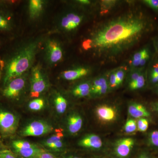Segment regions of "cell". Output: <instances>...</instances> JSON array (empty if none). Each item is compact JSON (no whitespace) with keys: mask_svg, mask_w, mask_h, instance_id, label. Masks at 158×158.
I'll use <instances>...</instances> for the list:
<instances>
[{"mask_svg":"<svg viewBox=\"0 0 158 158\" xmlns=\"http://www.w3.org/2000/svg\"><path fill=\"white\" fill-rule=\"evenodd\" d=\"M54 102L57 113L59 114L65 113L68 106V103L65 98L60 93L57 94L54 97Z\"/></svg>","mask_w":158,"mask_h":158,"instance_id":"obj_20","label":"cell"},{"mask_svg":"<svg viewBox=\"0 0 158 158\" xmlns=\"http://www.w3.org/2000/svg\"><path fill=\"white\" fill-rule=\"evenodd\" d=\"M88 69L85 67H78L73 69L64 71L61 73V77L66 81H74L86 76L89 73Z\"/></svg>","mask_w":158,"mask_h":158,"instance_id":"obj_15","label":"cell"},{"mask_svg":"<svg viewBox=\"0 0 158 158\" xmlns=\"http://www.w3.org/2000/svg\"><path fill=\"white\" fill-rule=\"evenodd\" d=\"M152 108L153 110L156 111V112L158 113V102L154 103L152 104Z\"/></svg>","mask_w":158,"mask_h":158,"instance_id":"obj_39","label":"cell"},{"mask_svg":"<svg viewBox=\"0 0 158 158\" xmlns=\"http://www.w3.org/2000/svg\"><path fill=\"white\" fill-rule=\"evenodd\" d=\"M136 158H152L148 154L146 153H142L139 155Z\"/></svg>","mask_w":158,"mask_h":158,"instance_id":"obj_37","label":"cell"},{"mask_svg":"<svg viewBox=\"0 0 158 158\" xmlns=\"http://www.w3.org/2000/svg\"><path fill=\"white\" fill-rule=\"evenodd\" d=\"M128 111L130 116L133 118H140L148 117L150 114L143 105L138 103L133 102L128 106Z\"/></svg>","mask_w":158,"mask_h":158,"instance_id":"obj_16","label":"cell"},{"mask_svg":"<svg viewBox=\"0 0 158 158\" xmlns=\"http://www.w3.org/2000/svg\"><path fill=\"white\" fill-rule=\"evenodd\" d=\"M110 86L112 88H115V87L118 86L117 79H116V73H113L110 75Z\"/></svg>","mask_w":158,"mask_h":158,"instance_id":"obj_32","label":"cell"},{"mask_svg":"<svg viewBox=\"0 0 158 158\" xmlns=\"http://www.w3.org/2000/svg\"><path fill=\"white\" fill-rule=\"evenodd\" d=\"M78 145L84 148L99 150L102 147L103 142L99 136L94 134H89L79 141Z\"/></svg>","mask_w":158,"mask_h":158,"instance_id":"obj_13","label":"cell"},{"mask_svg":"<svg viewBox=\"0 0 158 158\" xmlns=\"http://www.w3.org/2000/svg\"><path fill=\"white\" fill-rule=\"evenodd\" d=\"M4 145V144H2V142L0 141V150H1V148H2V147Z\"/></svg>","mask_w":158,"mask_h":158,"instance_id":"obj_42","label":"cell"},{"mask_svg":"<svg viewBox=\"0 0 158 158\" xmlns=\"http://www.w3.org/2000/svg\"><path fill=\"white\" fill-rule=\"evenodd\" d=\"M143 2L152 9L158 10V0H144Z\"/></svg>","mask_w":158,"mask_h":158,"instance_id":"obj_30","label":"cell"},{"mask_svg":"<svg viewBox=\"0 0 158 158\" xmlns=\"http://www.w3.org/2000/svg\"><path fill=\"white\" fill-rule=\"evenodd\" d=\"M45 58L50 65H54L62 60L63 52L58 40L50 38L46 40L45 47Z\"/></svg>","mask_w":158,"mask_h":158,"instance_id":"obj_9","label":"cell"},{"mask_svg":"<svg viewBox=\"0 0 158 158\" xmlns=\"http://www.w3.org/2000/svg\"><path fill=\"white\" fill-rule=\"evenodd\" d=\"M91 88L90 83L85 82L75 86L72 90V93L74 96L76 97H85L90 94Z\"/></svg>","mask_w":158,"mask_h":158,"instance_id":"obj_19","label":"cell"},{"mask_svg":"<svg viewBox=\"0 0 158 158\" xmlns=\"http://www.w3.org/2000/svg\"><path fill=\"white\" fill-rule=\"evenodd\" d=\"M153 75L158 74V63H156L153 66L152 71L151 74Z\"/></svg>","mask_w":158,"mask_h":158,"instance_id":"obj_36","label":"cell"},{"mask_svg":"<svg viewBox=\"0 0 158 158\" xmlns=\"http://www.w3.org/2000/svg\"><path fill=\"white\" fill-rule=\"evenodd\" d=\"M135 145V140L131 138H124L116 141L112 150L114 158H128Z\"/></svg>","mask_w":158,"mask_h":158,"instance_id":"obj_10","label":"cell"},{"mask_svg":"<svg viewBox=\"0 0 158 158\" xmlns=\"http://www.w3.org/2000/svg\"><path fill=\"white\" fill-rule=\"evenodd\" d=\"M45 2L41 0H31L28 4V14L31 19H35L42 14Z\"/></svg>","mask_w":158,"mask_h":158,"instance_id":"obj_17","label":"cell"},{"mask_svg":"<svg viewBox=\"0 0 158 158\" xmlns=\"http://www.w3.org/2000/svg\"><path fill=\"white\" fill-rule=\"evenodd\" d=\"M82 15L75 12L66 13L61 18L58 23L59 30L70 32L77 28L83 21Z\"/></svg>","mask_w":158,"mask_h":158,"instance_id":"obj_11","label":"cell"},{"mask_svg":"<svg viewBox=\"0 0 158 158\" xmlns=\"http://www.w3.org/2000/svg\"><path fill=\"white\" fill-rule=\"evenodd\" d=\"M141 74L139 72L134 73L132 74L131 75V77H130V83L135 81L141 75Z\"/></svg>","mask_w":158,"mask_h":158,"instance_id":"obj_33","label":"cell"},{"mask_svg":"<svg viewBox=\"0 0 158 158\" xmlns=\"http://www.w3.org/2000/svg\"><path fill=\"white\" fill-rule=\"evenodd\" d=\"M137 130L140 132H144L146 131L148 127V121L145 118H140L138 119L137 122Z\"/></svg>","mask_w":158,"mask_h":158,"instance_id":"obj_27","label":"cell"},{"mask_svg":"<svg viewBox=\"0 0 158 158\" xmlns=\"http://www.w3.org/2000/svg\"><path fill=\"white\" fill-rule=\"evenodd\" d=\"M157 91H158V89H157Z\"/></svg>","mask_w":158,"mask_h":158,"instance_id":"obj_46","label":"cell"},{"mask_svg":"<svg viewBox=\"0 0 158 158\" xmlns=\"http://www.w3.org/2000/svg\"><path fill=\"white\" fill-rule=\"evenodd\" d=\"M99 158V157H94V158Z\"/></svg>","mask_w":158,"mask_h":158,"instance_id":"obj_44","label":"cell"},{"mask_svg":"<svg viewBox=\"0 0 158 158\" xmlns=\"http://www.w3.org/2000/svg\"><path fill=\"white\" fill-rule=\"evenodd\" d=\"M18 158H21V157H18Z\"/></svg>","mask_w":158,"mask_h":158,"instance_id":"obj_45","label":"cell"},{"mask_svg":"<svg viewBox=\"0 0 158 158\" xmlns=\"http://www.w3.org/2000/svg\"><path fill=\"white\" fill-rule=\"evenodd\" d=\"M8 147L18 157L33 158L42 148L29 141L13 139L12 137Z\"/></svg>","mask_w":158,"mask_h":158,"instance_id":"obj_7","label":"cell"},{"mask_svg":"<svg viewBox=\"0 0 158 158\" xmlns=\"http://www.w3.org/2000/svg\"><path fill=\"white\" fill-rule=\"evenodd\" d=\"M30 85V96L34 98H39L48 88L45 73L39 65H34L31 69Z\"/></svg>","mask_w":158,"mask_h":158,"instance_id":"obj_6","label":"cell"},{"mask_svg":"<svg viewBox=\"0 0 158 158\" xmlns=\"http://www.w3.org/2000/svg\"><path fill=\"white\" fill-rule=\"evenodd\" d=\"M62 158H81L80 157L78 156L74 155H69L67 156H65Z\"/></svg>","mask_w":158,"mask_h":158,"instance_id":"obj_40","label":"cell"},{"mask_svg":"<svg viewBox=\"0 0 158 158\" xmlns=\"http://www.w3.org/2000/svg\"><path fill=\"white\" fill-rule=\"evenodd\" d=\"M1 73H0V81H1Z\"/></svg>","mask_w":158,"mask_h":158,"instance_id":"obj_43","label":"cell"},{"mask_svg":"<svg viewBox=\"0 0 158 158\" xmlns=\"http://www.w3.org/2000/svg\"><path fill=\"white\" fill-rule=\"evenodd\" d=\"M149 141L152 146L158 147V131H154L151 133L149 136Z\"/></svg>","mask_w":158,"mask_h":158,"instance_id":"obj_29","label":"cell"},{"mask_svg":"<svg viewBox=\"0 0 158 158\" xmlns=\"http://www.w3.org/2000/svg\"><path fill=\"white\" fill-rule=\"evenodd\" d=\"M157 44H158V42Z\"/></svg>","mask_w":158,"mask_h":158,"instance_id":"obj_47","label":"cell"},{"mask_svg":"<svg viewBox=\"0 0 158 158\" xmlns=\"http://www.w3.org/2000/svg\"><path fill=\"white\" fill-rule=\"evenodd\" d=\"M125 132L127 134L135 132L137 130V122L134 119H129L125 124Z\"/></svg>","mask_w":158,"mask_h":158,"instance_id":"obj_24","label":"cell"},{"mask_svg":"<svg viewBox=\"0 0 158 158\" xmlns=\"http://www.w3.org/2000/svg\"><path fill=\"white\" fill-rule=\"evenodd\" d=\"M19 117L14 111L0 103V136L9 138L14 137L19 126Z\"/></svg>","mask_w":158,"mask_h":158,"instance_id":"obj_5","label":"cell"},{"mask_svg":"<svg viewBox=\"0 0 158 158\" xmlns=\"http://www.w3.org/2000/svg\"><path fill=\"white\" fill-rule=\"evenodd\" d=\"M33 158H58L53 154L44 149H41Z\"/></svg>","mask_w":158,"mask_h":158,"instance_id":"obj_28","label":"cell"},{"mask_svg":"<svg viewBox=\"0 0 158 158\" xmlns=\"http://www.w3.org/2000/svg\"><path fill=\"white\" fill-rule=\"evenodd\" d=\"M151 76L156 77L157 79L158 83V75H151Z\"/></svg>","mask_w":158,"mask_h":158,"instance_id":"obj_41","label":"cell"},{"mask_svg":"<svg viewBox=\"0 0 158 158\" xmlns=\"http://www.w3.org/2000/svg\"><path fill=\"white\" fill-rule=\"evenodd\" d=\"M42 40L37 38L24 43L8 42L0 50V88L12 79L27 73L34 65Z\"/></svg>","mask_w":158,"mask_h":158,"instance_id":"obj_2","label":"cell"},{"mask_svg":"<svg viewBox=\"0 0 158 158\" xmlns=\"http://www.w3.org/2000/svg\"><path fill=\"white\" fill-rule=\"evenodd\" d=\"M53 130L51 125L45 121L34 120L23 128L20 132L24 137H39L47 135Z\"/></svg>","mask_w":158,"mask_h":158,"instance_id":"obj_8","label":"cell"},{"mask_svg":"<svg viewBox=\"0 0 158 158\" xmlns=\"http://www.w3.org/2000/svg\"><path fill=\"white\" fill-rule=\"evenodd\" d=\"M77 2H78L81 3L82 5H88L90 3V1H88V0H80V1H78Z\"/></svg>","mask_w":158,"mask_h":158,"instance_id":"obj_38","label":"cell"},{"mask_svg":"<svg viewBox=\"0 0 158 158\" xmlns=\"http://www.w3.org/2000/svg\"><path fill=\"white\" fill-rule=\"evenodd\" d=\"M0 158H18V157L11 150L4 145L0 150Z\"/></svg>","mask_w":158,"mask_h":158,"instance_id":"obj_26","label":"cell"},{"mask_svg":"<svg viewBox=\"0 0 158 158\" xmlns=\"http://www.w3.org/2000/svg\"><path fill=\"white\" fill-rule=\"evenodd\" d=\"M8 40H9L0 37V50L5 45V44L8 42Z\"/></svg>","mask_w":158,"mask_h":158,"instance_id":"obj_35","label":"cell"},{"mask_svg":"<svg viewBox=\"0 0 158 158\" xmlns=\"http://www.w3.org/2000/svg\"><path fill=\"white\" fill-rule=\"evenodd\" d=\"M97 118L102 123H109L115 121L118 116L116 108L107 105L99 106L95 110Z\"/></svg>","mask_w":158,"mask_h":158,"instance_id":"obj_12","label":"cell"},{"mask_svg":"<svg viewBox=\"0 0 158 158\" xmlns=\"http://www.w3.org/2000/svg\"><path fill=\"white\" fill-rule=\"evenodd\" d=\"M27 73L12 79L0 88V102L14 104L19 100L25 89Z\"/></svg>","mask_w":158,"mask_h":158,"instance_id":"obj_4","label":"cell"},{"mask_svg":"<svg viewBox=\"0 0 158 158\" xmlns=\"http://www.w3.org/2000/svg\"><path fill=\"white\" fill-rule=\"evenodd\" d=\"M147 28L145 20L135 13H129L99 28L90 39L83 42V48L92 49L99 55H116L138 42Z\"/></svg>","mask_w":158,"mask_h":158,"instance_id":"obj_1","label":"cell"},{"mask_svg":"<svg viewBox=\"0 0 158 158\" xmlns=\"http://www.w3.org/2000/svg\"><path fill=\"white\" fill-rule=\"evenodd\" d=\"M109 86L106 80L104 77L96 79L91 86V92L93 95L101 96L107 92Z\"/></svg>","mask_w":158,"mask_h":158,"instance_id":"obj_18","label":"cell"},{"mask_svg":"<svg viewBox=\"0 0 158 158\" xmlns=\"http://www.w3.org/2000/svg\"><path fill=\"white\" fill-rule=\"evenodd\" d=\"M149 56L148 52L145 54L143 57L142 59H141V63H140V66H143L145 65L146 62H147L148 59L149 58Z\"/></svg>","mask_w":158,"mask_h":158,"instance_id":"obj_34","label":"cell"},{"mask_svg":"<svg viewBox=\"0 0 158 158\" xmlns=\"http://www.w3.org/2000/svg\"><path fill=\"white\" fill-rule=\"evenodd\" d=\"M45 106V101L42 98H34L29 103L28 107L33 111H39L43 109Z\"/></svg>","mask_w":158,"mask_h":158,"instance_id":"obj_22","label":"cell"},{"mask_svg":"<svg viewBox=\"0 0 158 158\" xmlns=\"http://www.w3.org/2000/svg\"><path fill=\"white\" fill-rule=\"evenodd\" d=\"M116 73V79H117L118 85H119L122 83L124 78V72L122 70H118Z\"/></svg>","mask_w":158,"mask_h":158,"instance_id":"obj_31","label":"cell"},{"mask_svg":"<svg viewBox=\"0 0 158 158\" xmlns=\"http://www.w3.org/2000/svg\"><path fill=\"white\" fill-rule=\"evenodd\" d=\"M148 52L147 49H143L138 52L136 53L133 56L132 62V64L133 66H138L140 65L141 59Z\"/></svg>","mask_w":158,"mask_h":158,"instance_id":"obj_25","label":"cell"},{"mask_svg":"<svg viewBox=\"0 0 158 158\" xmlns=\"http://www.w3.org/2000/svg\"><path fill=\"white\" fill-rule=\"evenodd\" d=\"M145 83V78L143 75L141 74L135 81L129 83V88L131 90H138L143 88Z\"/></svg>","mask_w":158,"mask_h":158,"instance_id":"obj_23","label":"cell"},{"mask_svg":"<svg viewBox=\"0 0 158 158\" xmlns=\"http://www.w3.org/2000/svg\"><path fill=\"white\" fill-rule=\"evenodd\" d=\"M14 2L0 1V37L9 40L14 36L17 28Z\"/></svg>","mask_w":158,"mask_h":158,"instance_id":"obj_3","label":"cell"},{"mask_svg":"<svg viewBox=\"0 0 158 158\" xmlns=\"http://www.w3.org/2000/svg\"><path fill=\"white\" fill-rule=\"evenodd\" d=\"M63 137H64V135L63 133L62 132V131L59 130L57 132L47 138L46 140L44 141L43 143L44 146L49 149L54 144L63 141Z\"/></svg>","mask_w":158,"mask_h":158,"instance_id":"obj_21","label":"cell"},{"mask_svg":"<svg viewBox=\"0 0 158 158\" xmlns=\"http://www.w3.org/2000/svg\"><path fill=\"white\" fill-rule=\"evenodd\" d=\"M83 124L82 117L79 113H73L67 119V129L71 135H75L81 131Z\"/></svg>","mask_w":158,"mask_h":158,"instance_id":"obj_14","label":"cell"}]
</instances>
